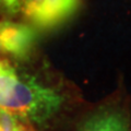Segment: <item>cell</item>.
<instances>
[{
	"mask_svg": "<svg viewBox=\"0 0 131 131\" xmlns=\"http://www.w3.org/2000/svg\"><path fill=\"white\" fill-rule=\"evenodd\" d=\"M36 38V31L25 23L9 19L0 21V52L18 62L30 58Z\"/></svg>",
	"mask_w": 131,
	"mask_h": 131,
	"instance_id": "3957f363",
	"label": "cell"
},
{
	"mask_svg": "<svg viewBox=\"0 0 131 131\" xmlns=\"http://www.w3.org/2000/svg\"><path fill=\"white\" fill-rule=\"evenodd\" d=\"M43 2L44 0H21V14L30 22Z\"/></svg>",
	"mask_w": 131,
	"mask_h": 131,
	"instance_id": "5b68a950",
	"label": "cell"
},
{
	"mask_svg": "<svg viewBox=\"0 0 131 131\" xmlns=\"http://www.w3.org/2000/svg\"><path fill=\"white\" fill-rule=\"evenodd\" d=\"M75 131H131L128 105L119 95L106 98L82 115Z\"/></svg>",
	"mask_w": 131,
	"mask_h": 131,
	"instance_id": "7a4b0ae2",
	"label": "cell"
},
{
	"mask_svg": "<svg viewBox=\"0 0 131 131\" xmlns=\"http://www.w3.org/2000/svg\"><path fill=\"white\" fill-rule=\"evenodd\" d=\"M0 54H1V52H0Z\"/></svg>",
	"mask_w": 131,
	"mask_h": 131,
	"instance_id": "52a82bcc",
	"label": "cell"
},
{
	"mask_svg": "<svg viewBox=\"0 0 131 131\" xmlns=\"http://www.w3.org/2000/svg\"><path fill=\"white\" fill-rule=\"evenodd\" d=\"M70 100L62 83L0 58V110L35 128H47L66 114Z\"/></svg>",
	"mask_w": 131,
	"mask_h": 131,
	"instance_id": "6da1fadb",
	"label": "cell"
},
{
	"mask_svg": "<svg viewBox=\"0 0 131 131\" xmlns=\"http://www.w3.org/2000/svg\"><path fill=\"white\" fill-rule=\"evenodd\" d=\"M0 11L7 18L21 13V0H0Z\"/></svg>",
	"mask_w": 131,
	"mask_h": 131,
	"instance_id": "8992f818",
	"label": "cell"
},
{
	"mask_svg": "<svg viewBox=\"0 0 131 131\" xmlns=\"http://www.w3.org/2000/svg\"><path fill=\"white\" fill-rule=\"evenodd\" d=\"M79 5L80 0H44L30 23L39 30H49L70 18Z\"/></svg>",
	"mask_w": 131,
	"mask_h": 131,
	"instance_id": "277c9868",
	"label": "cell"
}]
</instances>
